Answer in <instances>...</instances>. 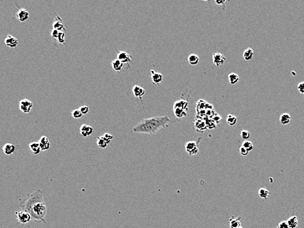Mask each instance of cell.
I'll return each instance as SVG.
<instances>
[{
    "mask_svg": "<svg viewBox=\"0 0 304 228\" xmlns=\"http://www.w3.org/2000/svg\"><path fill=\"white\" fill-rule=\"evenodd\" d=\"M39 191L38 190L33 194H31L32 195L30 196V198L26 200L25 204L20 205V207H23L24 211L28 212L32 216V218L36 222H44L47 212V208L43 195L38 194Z\"/></svg>",
    "mask_w": 304,
    "mask_h": 228,
    "instance_id": "6da1fadb",
    "label": "cell"
},
{
    "mask_svg": "<svg viewBox=\"0 0 304 228\" xmlns=\"http://www.w3.org/2000/svg\"><path fill=\"white\" fill-rule=\"evenodd\" d=\"M170 118L167 116H153L141 120L133 128L134 133L155 134L161 128L168 127Z\"/></svg>",
    "mask_w": 304,
    "mask_h": 228,
    "instance_id": "7a4b0ae2",
    "label": "cell"
},
{
    "mask_svg": "<svg viewBox=\"0 0 304 228\" xmlns=\"http://www.w3.org/2000/svg\"><path fill=\"white\" fill-rule=\"evenodd\" d=\"M200 139H198L197 142H188L186 143V145H185V149H186V152L188 153L189 156H193L197 155L199 152V142H200Z\"/></svg>",
    "mask_w": 304,
    "mask_h": 228,
    "instance_id": "3957f363",
    "label": "cell"
},
{
    "mask_svg": "<svg viewBox=\"0 0 304 228\" xmlns=\"http://www.w3.org/2000/svg\"><path fill=\"white\" fill-rule=\"evenodd\" d=\"M33 108V103L28 99H24L20 101L19 109L23 112L28 114L31 112Z\"/></svg>",
    "mask_w": 304,
    "mask_h": 228,
    "instance_id": "277c9868",
    "label": "cell"
},
{
    "mask_svg": "<svg viewBox=\"0 0 304 228\" xmlns=\"http://www.w3.org/2000/svg\"><path fill=\"white\" fill-rule=\"evenodd\" d=\"M16 217L17 218L18 221L22 223V224H25V223H28L31 220H32V216H31L30 214L24 211V210H22V211H19V212H15Z\"/></svg>",
    "mask_w": 304,
    "mask_h": 228,
    "instance_id": "5b68a950",
    "label": "cell"
},
{
    "mask_svg": "<svg viewBox=\"0 0 304 228\" xmlns=\"http://www.w3.org/2000/svg\"><path fill=\"white\" fill-rule=\"evenodd\" d=\"M117 52V59L120 61L123 64H128L131 62L132 61V56H131L128 53L125 51H118Z\"/></svg>",
    "mask_w": 304,
    "mask_h": 228,
    "instance_id": "8992f818",
    "label": "cell"
},
{
    "mask_svg": "<svg viewBox=\"0 0 304 228\" xmlns=\"http://www.w3.org/2000/svg\"><path fill=\"white\" fill-rule=\"evenodd\" d=\"M132 91H133V93L134 95V97L138 98L140 100V101L142 102V97L144 96L145 93H146V91H145L144 88H143L142 87H141L138 85L135 84L133 86Z\"/></svg>",
    "mask_w": 304,
    "mask_h": 228,
    "instance_id": "52a82bcc",
    "label": "cell"
},
{
    "mask_svg": "<svg viewBox=\"0 0 304 228\" xmlns=\"http://www.w3.org/2000/svg\"><path fill=\"white\" fill-rule=\"evenodd\" d=\"M213 63L216 66V67H220L224 64L226 60V57L222 53H215L213 55Z\"/></svg>",
    "mask_w": 304,
    "mask_h": 228,
    "instance_id": "ba28073f",
    "label": "cell"
},
{
    "mask_svg": "<svg viewBox=\"0 0 304 228\" xmlns=\"http://www.w3.org/2000/svg\"><path fill=\"white\" fill-rule=\"evenodd\" d=\"M52 29H55L59 32H63V30H66L63 19L59 15H56L54 18V22L53 24H52Z\"/></svg>",
    "mask_w": 304,
    "mask_h": 228,
    "instance_id": "9c48e42d",
    "label": "cell"
},
{
    "mask_svg": "<svg viewBox=\"0 0 304 228\" xmlns=\"http://www.w3.org/2000/svg\"><path fill=\"white\" fill-rule=\"evenodd\" d=\"M30 14L28 11L25 9L19 8V10L16 13V17L20 22H25L29 19Z\"/></svg>",
    "mask_w": 304,
    "mask_h": 228,
    "instance_id": "30bf717a",
    "label": "cell"
},
{
    "mask_svg": "<svg viewBox=\"0 0 304 228\" xmlns=\"http://www.w3.org/2000/svg\"><path fill=\"white\" fill-rule=\"evenodd\" d=\"M38 143L39 144V146H40L41 150L42 151H47L50 149V147H51L50 142H49V139H48V138L45 136V135H43V136H41L40 138Z\"/></svg>",
    "mask_w": 304,
    "mask_h": 228,
    "instance_id": "8fae6325",
    "label": "cell"
},
{
    "mask_svg": "<svg viewBox=\"0 0 304 228\" xmlns=\"http://www.w3.org/2000/svg\"><path fill=\"white\" fill-rule=\"evenodd\" d=\"M93 128L89 125L82 124L79 128V131L83 137L87 138L93 133Z\"/></svg>",
    "mask_w": 304,
    "mask_h": 228,
    "instance_id": "7c38bea8",
    "label": "cell"
},
{
    "mask_svg": "<svg viewBox=\"0 0 304 228\" xmlns=\"http://www.w3.org/2000/svg\"><path fill=\"white\" fill-rule=\"evenodd\" d=\"M5 43L7 46L11 48H15L19 44V41L16 38L10 34L7 35L5 39Z\"/></svg>",
    "mask_w": 304,
    "mask_h": 228,
    "instance_id": "4fadbf2b",
    "label": "cell"
},
{
    "mask_svg": "<svg viewBox=\"0 0 304 228\" xmlns=\"http://www.w3.org/2000/svg\"><path fill=\"white\" fill-rule=\"evenodd\" d=\"M151 78L152 82L154 84H157L159 85L160 83L162 82L163 78V74L156 72L154 70H151Z\"/></svg>",
    "mask_w": 304,
    "mask_h": 228,
    "instance_id": "5bb4252c",
    "label": "cell"
},
{
    "mask_svg": "<svg viewBox=\"0 0 304 228\" xmlns=\"http://www.w3.org/2000/svg\"><path fill=\"white\" fill-rule=\"evenodd\" d=\"M188 105L189 103L188 101L185 100L184 99H180L177 100V101H175L173 105V109L174 108H182L184 110L188 111Z\"/></svg>",
    "mask_w": 304,
    "mask_h": 228,
    "instance_id": "9a60e30c",
    "label": "cell"
},
{
    "mask_svg": "<svg viewBox=\"0 0 304 228\" xmlns=\"http://www.w3.org/2000/svg\"><path fill=\"white\" fill-rule=\"evenodd\" d=\"M194 123L195 128L197 132H203L205 130L207 129L205 120L197 119L194 122Z\"/></svg>",
    "mask_w": 304,
    "mask_h": 228,
    "instance_id": "2e32d148",
    "label": "cell"
},
{
    "mask_svg": "<svg viewBox=\"0 0 304 228\" xmlns=\"http://www.w3.org/2000/svg\"><path fill=\"white\" fill-rule=\"evenodd\" d=\"M16 150V147L12 143H6L3 145V153H5V155H11L14 153V152Z\"/></svg>",
    "mask_w": 304,
    "mask_h": 228,
    "instance_id": "e0dca14e",
    "label": "cell"
},
{
    "mask_svg": "<svg viewBox=\"0 0 304 228\" xmlns=\"http://www.w3.org/2000/svg\"><path fill=\"white\" fill-rule=\"evenodd\" d=\"M241 217H235L232 216L230 219H229V222H230V228H238L241 227Z\"/></svg>",
    "mask_w": 304,
    "mask_h": 228,
    "instance_id": "ac0fdd59",
    "label": "cell"
},
{
    "mask_svg": "<svg viewBox=\"0 0 304 228\" xmlns=\"http://www.w3.org/2000/svg\"><path fill=\"white\" fill-rule=\"evenodd\" d=\"M29 148L30 152L34 155H38L41 151L40 146L38 142H32L29 144Z\"/></svg>",
    "mask_w": 304,
    "mask_h": 228,
    "instance_id": "d6986e66",
    "label": "cell"
},
{
    "mask_svg": "<svg viewBox=\"0 0 304 228\" xmlns=\"http://www.w3.org/2000/svg\"><path fill=\"white\" fill-rule=\"evenodd\" d=\"M123 66H124V64L121 63V61H119L117 59H114L112 62V67L114 71H116L118 72H121L123 68Z\"/></svg>",
    "mask_w": 304,
    "mask_h": 228,
    "instance_id": "ffe728a7",
    "label": "cell"
},
{
    "mask_svg": "<svg viewBox=\"0 0 304 228\" xmlns=\"http://www.w3.org/2000/svg\"><path fill=\"white\" fill-rule=\"evenodd\" d=\"M287 224L290 228H296L298 226V219L296 216H291L287 220Z\"/></svg>",
    "mask_w": 304,
    "mask_h": 228,
    "instance_id": "44dd1931",
    "label": "cell"
},
{
    "mask_svg": "<svg viewBox=\"0 0 304 228\" xmlns=\"http://www.w3.org/2000/svg\"><path fill=\"white\" fill-rule=\"evenodd\" d=\"M291 116L288 113H283L280 116V122L283 125L288 124L291 121Z\"/></svg>",
    "mask_w": 304,
    "mask_h": 228,
    "instance_id": "7402d4cb",
    "label": "cell"
},
{
    "mask_svg": "<svg viewBox=\"0 0 304 228\" xmlns=\"http://www.w3.org/2000/svg\"><path fill=\"white\" fill-rule=\"evenodd\" d=\"M228 80L230 84L231 85H235L239 82V76L236 73H230L228 75Z\"/></svg>",
    "mask_w": 304,
    "mask_h": 228,
    "instance_id": "603a6c76",
    "label": "cell"
},
{
    "mask_svg": "<svg viewBox=\"0 0 304 228\" xmlns=\"http://www.w3.org/2000/svg\"><path fill=\"white\" fill-rule=\"evenodd\" d=\"M173 110H174L173 111H174V114L175 116L177 117V118H178V119H181V118H182L184 117H186L188 115L187 111L184 110V109L174 108Z\"/></svg>",
    "mask_w": 304,
    "mask_h": 228,
    "instance_id": "cb8c5ba5",
    "label": "cell"
},
{
    "mask_svg": "<svg viewBox=\"0 0 304 228\" xmlns=\"http://www.w3.org/2000/svg\"><path fill=\"white\" fill-rule=\"evenodd\" d=\"M254 55V53L253 50L252 49V48L249 47L244 51L243 57L245 61H250L253 58Z\"/></svg>",
    "mask_w": 304,
    "mask_h": 228,
    "instance_id": "d4e9b609",
    "label": "cell"
},
{
    "mask_svg": "<svg viewBox=\"0 0 304 228\" xmlns=\"http://www.w3.org/2000/svg\"><path fill=\"white\" fill-rule=\"evenodd\" d=\"M188 63L189 64L194 66V65H196L199 63V56L197 55L196 54L191 53L188 56Z\"/></svg>",
    "mask_w": 304,
    "mask_h": 228,
    "instance_id": "484cf974",
    "label": "cell"
},
{
    "mask_svg": "<svg viewBox=\"0 0 304 228\" xmlns=\"http://www.w3.org/2000/svg\"><path fill=\"white\" fill-rule=\"evenodd\" d=\"M270 194L271 192L268 189H266V188H260L258 191L259 197L263 199H267Z\"/></svg>",
    "mask_w": 304,
    "mask_h": 228,
    "instance_id": "4316f807",
    "label": "cell"
},
{
    "mask_svg": "<svg viewBox=\"0 0 304 228\" xmlns=\"http://www.w3.org/2000/svg\"><path fill=\"white\" fill-rule=\"evenodd\" d=\"M226 122L228 125L231 126H234L237 122V118L236 116L233 115H228L226 118Z\"/></svg>",
    "mask_w": 304,
    "mask_h": 228,
    "instance_id": "83f0119b",
    "label": "cell"
},
{
    "mask_svg": "<svg viewBox=\"0 0 304 228\" xmlns=\"http://www.w3.org/2000/svg\"><path fill=\"white\" fill-rule=\"evenodd\" d=\"M96 143H97L98 146L101 149H106L108 145L102 136H99L97 138V142H96Z\"/></svg>",
    "mask_w": 304,
    "mask_h": 228,
    "instance_id": "f1b7e54d",
    "label": "cell"
},
{
    "mask_svg": "<svg viewBox=\"0 0 304 228\" xmlns=\"http://www.w3.org/2000/svg\"><path fill=\"white\" fill-rule=\"evenodd\" d=\"M242 147H244L245 149L247 150L249 152L251 151L252 149H253V148H254V145H253V143L250 142V141H248V140H246V141H245L243 144H242Z\"/></svg>",
    "mask_w": 304,
    "mask_h": 228,
    "instance_id": "f546056e",
    "label": "cell"
},
{
    "mask_svg": "<svg viewBox=\"0 0 304 228\" xmlns=\"http://www.w3.org/2000/svg\"><path fill=\"white\" fill-rule=\"evenodd\" d=\"M205 122L206 125V128L208 129L212 130V129H214L216 128V124L215 122L213 121V120L211 119V118H210V119L209 118H206Z\"/></svg>",
    "mask_w": 304,
    "mask_h": 228,
    "instance_id": "4dcf8cb0",
    "label": "cell"
},
{
    "mask_svg": "<svg viewBox=\"0 0 304 228\" xmlns=\"http://www.w3.org/2000/svg\"><path fill=\"white\" fill-rule=\"evenodd\" d=\"M72 116L75 119H79V118H81L82 117L83 115L81 111H79V109H75V110L72 111Z\"/></svg>",
    "mask_w": 304,
    "mask_h": 228,
    "instance_id": "1f68e13d",
    "label": "cell"
},
{
    "mask_svg": "<svg viewBox=\"0 0 304 228\" xmlns=\"http://www.w3.org/2000/svg\"><path fill=\"white\" fill-rule=\"evenodd\" d=\"M241 137L242 139L246 141V140H248L250 138V133L248 130H242L241 132Z\"/></svg>",
    "mask_w": 304,
    "mask_h": 228,
    "instance_id": "d6a6232c",
    "label": "cell"
},
{
    "mask_svg": "<svg viewBox=\"0 0 304 228\" xmlns=\"http://www.w3.org/2000/svg\"><path fill=\"white\" fill-rule=\"evenodd\" d=\"M65 36H66V34L63 31L60 32L59 34L58 38H57V39H56L57 41H58V42L59 43L63 44V43H64V42H65Z\"/></svg>",
    "mask_w": 304,
    "mask_h": 228,
    "instance_id": "836d02e7",
    "label": "cell"
},
{
    "mask_svg": "<svg viewBox=\"0 0 304 228\" xmlns=\"http://www.w3.org/2000/svg\"><path fill=\"white\" fill-rule=\"evenodd\" d=\"M102 137L103 138V139L105 140V141L107 142L108 144H109L110 142H111V141H112V140L113 138V135L112 134H109V133H105V134H104L103 135H102Z\"/></svg>",
    "mask_w": 304,
    "mask_h": 228,
    "instance_id": "e575fe53",
    "label": "cell"
},
{
    "mask_svg": "<svg viewBox=\"0 0 304 228\" xmlns=\"http://www.w3.org/2000/svg\"><path fill=\"white\" fill-rule=\"evenodd\" d=\"M79 109L83 115H85L89 112V107L87 106V105H83V106H81Z\"/></svg>",
    "mask_w": 304,
    "mask_h": 228,
    "instance_id": "d590c367",
    "label": "cell"
},
{
    "mask_svg": "<svg viewBox=\"0 0 304 228\" xmlns=\"http://www.w3.org/2000/svg\"><path fill=\"white\" fill-rule=\"evenodd\" d=\"M211 119H213V121L215 122V123L216 124H219V123H220V122H221V120H222V117L218 115V114H217V113H216V116L214 115V116H213V117L212 118H211Z\"/></svg>",
    "mask_w": 304,
    "mask_h": 228,
    "instance_id": "8d00e7d4",
    "label": "cell"
},
{
    "mask_svg": "<svg viewBox=\"0 0 304 228\" xmlns=\"http://www.w3.org/2000/svg\"><path fill=\"white\" fill-rule=\"evenodd\" d=\"M298 90L302 94H304V82L299 83L298 84Z\"/></svg>",
    "mask_w": 304,
    "mask_h": 228,
    "instance_id": "74e56055",
    "label": "cell"
},
{
    "mask_svg": "<svg viewBox=\"0 0 304 228\" xmlns=\"http://www.w3.org/2000/svg\"><path fill=\"white\" fill-rule=\"evenodd\" d=\"M277 228H290V227H288L286 221H283L279 223L278 226L277 227Z\"/></svg>",
    "mask_w": 304,
    "mask_h": 228,
    "instance_id": "f35d334b",
    "label": "cell"
},
{
    "mask_svg": "<svg viewBox=\"0 0 304 228\" xmlns=\"http://www.w3.org/2000/svg\"><path fill=\"white\" fill-rule=\"evenodd\" d=\"M59 31H58V30H56L55 29H52V31H51V37L52 38H54V39H57V38H58V36H59Z\"/></svg>",
    "mask_w": 304,
    "mask_h": 228,
    "instance_id": "ab89813d",
    "label": "cell"
},
{
    "mask_svg": "<svg viewBox=\"0 0 304 228\" xmlns=\"http://www.w3.org/2000/svg\"><path fill=\"white\" fill-rule=\"evenodd\" d=\"M239 151H240V153H241V155H243V156H246V155H249V151L245 149L243 147H241L240 149H239Z\"/></svg>",
    "mask_w": 304,
    "mask_h": 228,
    "instance_id": "60d3db41",
    "label": "cell"
},
{
    "mask_svg": "<svg viewBox=\"0 0 304 228\" xmlns=\"http://www.w3.org/2000/svg\"><path fill=\"white\" fill-rule=\"evenodd\" d=\"M215 3H216L217 5H221V4L225 3V1H215Z\"/></svg>",
    "mask_w": 304,
    "mask_h": 228,
    "instance_id": "b9f144b4",
    "label": "cell"
},
{
    "mask_svg": "<svg viewBox=\"0 0 304 228\" xmlns=\"http://www.w3.org/2000/svg\"><path fill=\"white\" fill-rule=\"evenodd\" d=\"M238 228H243L242 227H238Z\"/></svg>",
    "mask_w": 304,
    "mask_h": 228,
    "instance_id": "7bdbcfd3",
    "label": "cell"
}]
</instances>
